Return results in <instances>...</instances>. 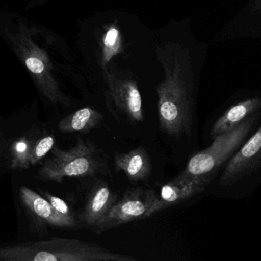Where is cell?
<instances>
[{"instance_id":"1","label":"cell","mask_w":261,"mask_h":261,"mask_svg":"<svg viewBox=\"0 0 261 261\" xmlns=\"http://www.w3.org/2000/svg\"><path fill=\"white\" fill-rule=\"evenodd\" d=\"M94 243L54 238L0 247V261H137Z\"/></svg>"},{"instance_id":"2","label":"cell","mask_w":261,"mask_h":261,"mask_svg":"<svg viewBox=\"0 0 261 261\" xmlns=\"http://www.w3.org/2000/svg\"><path fill=\"white\" fill-rule=\"evenodd\" d=\"M159 123L169 137H190L194 124V99L192 85L181 71H168L157 88Z\"/></svg>"},{"instance_id":"3","label":"cell","mask_w":261,"mask_h":261,"mask_svg":"<svg viewBox=\"0 0 261 261\" xmlns=\"http://www.w3.org/2000/svg\"><path fill=\"white\" fill-rule=\"evenodd\" d=\"M108 162L95 143L79 137L70 149H51V157L42 163L38 178L60 183L65 178H84L109 172Z\"/></svg>"},{"instance_id":"4","label":"cell","mask_w":261,"mask_h":261,"mask_svg":"<svg viewBox=\"0 0 261 261\" xmlns=\"http://www.w3.org/2000/svg\"><path fill=\"white\" fill-rule=\"evenodd\" d=\"M7 34L13 49L27 67L42 95L55 105H70L69 98L64 94L55 77L49 56L35 42L28 29L20 25L16 31Z\"/></svg>"},{"instance_id":"5","label":"cell","mask_w":261,"mask_h":261,"mask_svg":"<svg viewBox=\"0 0 261 261\" xmlns=\"http://www.w3.org/2000/svg\"><path fill=\"white\" fill-rule=\"evenodd\" d=\"M258 114L252 116L232 130L213 139L210 146L191 157L186 169L180 175L212 180V175H215L218 169L242 146L256 123Z\"/></svg>"},{"instance_id":"6","label":"cell","mask_w":261,"mask_h":261,"mask_svg":"<svg viewBox=\"0 0 261 261\" xmlns=\"http://www.w3.org/2000/svg\"><path fill=\"white\" fill-rule=\"evenodd\" d=\"M155 201L156 192L153 189L129 188L123 197L114 203L93 231L100 234L131 221L146 219L153 215L152 211Z\"/></svg>"},{"instance_id":"7","label":"cell","mask_w":261,"mask_h":261,"mask_svg":"<svg viewBox=\"0 0 261 261\" xmlns=\"http://www.w3.org/2000/svg\"><path fill=\"white\" fill-rule=\"evenodd\" d=\"M108 108L117 120L125 119L137 126L144 120L141 94L137 84L129 80L109 79Z\"/></svg>"},{"instance_id":"8","label":"cell","mask_w":261,"mask_h":261,"mask_svg":"<svg viewBox=\"0 0 261 261\" xmlns=\"http://www.w3.org/2000/svg\"><path fill=\"white\" fill-rule=\"evenodd\" d=\"M261 128L244 142L230 157L220 178V186H233L250 176L260 167Z\"/></svg>"},{"instance_id":"9","label":"cell","mask_w":261,"mask_h":261,"mask_svg":"<svg viewBox=\"0 0 261 261\" xmlns=\"http://www.w3.org/2000/svg\"><path fill=\"white\" fill-rule=\"evenodd\" d=\"M212 180L178 175L172 181L162 186L156 193V201L152 214L158 213L189 198L202 193Z\"/></svg>"},{"instance_id":"10","label":"cell","mask_w":261,"mask_h":261,"mask_svg":"<svg viewBox=\"0 0 261 261\" xmlns=\"http://www.w3.org/2000/svg\"><path fill=\"white\" fill-rule=\"evenodd\" d=\"M19 198L29 215L39 224L48 227L74 229L77 219H71L58 213L46 198L27 186L19 189Z\"/></svg>"},{"instance_id":"11","label":"cell","mask_w":261,"mask_h":261,"mask_svg":"<svg viewBox=\"0 0 261 261\" xmlns=\"http://www.w3.org/2000/svg\"><path fill=\"white\" fill-rule=\"evenodd\" d=\"M117 199L118 195L113 192L108 184L105 181L97 183L88 195L86 204L79 218L81 222L94 230Z\"/></svg>"},{"instance_id":"12","label":"cell","mask_w":261,"mask_h":261,"mask_svg":"<svg viewBox=\"0 0 261 261\" xmlns=\"http://www.w3.org/2000/svg\"><path fill=\"white\" fill-rule=\"evenodd\" d=\"M114 166L117 172H124L131 182L146 180L152 172V163L146 148L139 146L129 152H117L114 156Z\"/></svg>"},{"instance_id":"13","label":"cell","mask_w":261,"mask_h":261,"mask_svg":"<svg viewBox=\"0 0 261 261\" xmlns=\"http://www.w3.org/2000/svg\"><path fill=\"white\" fill-rule=\"evenodd\" d=\"M260 106L259 98L247 99L233 105L225 111L212 126V138L215 139L221 134L232 130L252 116L259 114Z\"/></svg>"},{"instance_id":"14","label":"cell","mask_w":261,"mask_h":261,"mask_svg":"<svg viewBox=\"0 0 261 261\" xmlns=\"http://www.w3.org/2000/svg\"><path fill=\"white\" fill-rule=\"evenodd\" d=\"M103 120V114L97 110L84 108L62 119L58 124V129L65 134H86L99 127Z\"/></svg>"},{"instance_id":"15","label":"cell","mask_w":261,"mask_h":261,"mask_svg":"<svg viewBox=\"0 0 261 261\" xmlns=\"http://www.w3.org/2000/svg\"><path fill=\"white\" fill-rule=\"evenodd\" d=\"M35 139L28 134L16 137L10 143L7 157L11 169H27L31 166L30 157Z\"/></svg>"},{"instance_id":"16","label":"cell","mask_w":261,"mask_h":261,"mask_svg":"<svg viewBox=\"0 0 261 261\" xmlns=\"http://www.w3.org/2000/svg\"><path fill=\"white\" fill-rule=\"evenodd\" d=\"M56 143V138L53 134H45L35 139L30 157V166L38 164L50 151Z\"/></svg>"},{"instance_id":"17","label":"cell","mask_w":261,"mask_h":261,"mask_svg":"<svg viewBox=\"0 0 261 261\" xmlns=\"http://www.w3.org/2000/svg\"><path fill=\"white\" fill-rule=\"evenodd\" d=\"M42 194H43L44 198L48 200V202L51 204L53 208H54L58 213L60 214L62 216L71 218V219H77L75 216H74L72 211L70 208L69 205H68L66 201H64L62 198L56 196V195H51L49 192H43Z\"/></svg>"},{"instance_id":"18","label":"cell","mask_w":261,"mask_h":261,"mask_svg":"<svg viewBox=\"0 0 261 261\" xmlns=\"http://www.w3.org/2000/svg\"><path fill=\"white\" fill-rule=\"evenodd\" d=\"M118 39V31L116 29L111 28L103 38V60L108 61L114 53Z\"/></svg>"},{"instance_id":"19","label":"cell","mask_w":261,"mask_h":261,"mask_svg":"<svg viewBox=\"0 0 261 261\" xmlns=\"http://www.w3.org/2000/svg\"><path fill=\"white\" fill-rule=\"evenodd\" d=\"M4 139H3L2 135L0 134V153L4 151Z\"/></svg>"}]
</instances>
